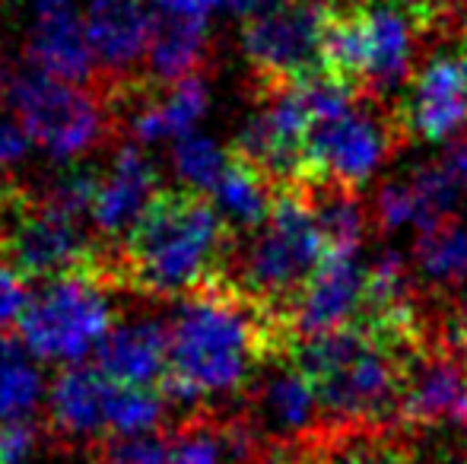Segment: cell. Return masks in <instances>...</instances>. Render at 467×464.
Segmentation results:
<instances>
[{"label": "cell", "instance_id": "obj_13", "mask_svg": "<svg viewBox=\"0 0 467 464\" xmlns=\"http://www.w3.org/2000/svg\"><path fill=\"white\" fill-rule=\"evenodd\" d=\"M111 108H128V128L137 143H166L194 134L210 108V83L203 74L169 87L150 89V83H134L111 96Z\"/></svg>", "mask_w": 467, "mask_h": 464}, {"label": "cell", "instance_id": "obj_35", "mask_svg": "<svg viewBox=\"0 0 467 464\" xmlns=\"http://www.w3.org/2000/svg\"><path fill=\"white\" fill-rule=\"evenodd\" d=\"M464 45H467V38H464Z\"/></svg>", "mask_w": 467, "mask_h": 464}, {"label": "cell", "instance_id": "obj_23", "mask_svg": "<svg viewBox=\"0 0 467 464\" xmlns=\"http://www.w3.org/2000/svg\"><path fill=\"white\" fill-rule=\"evenodd\" d=\"M42 397L45 378L36 356L10 335H0V423L32 420Z\"/></svg>", "mask_w": 467, "mask_h": 464}, {"label": "cell", "instance_id": "obj_20", "mask_svg": "<svg viewBox=\"0 0 467 464\" xmlns=\"http://www.w3.org/2000/svg\"><path fill=\"white\" fill-rule=\"evenodd\" d=\"M210 57V32L207 19H185V16H162L156 19L150 55L143 64V80L156 87L197 77Z\"/></svg>", "mask_w": 467, "mask_h": 464}, {"label": "cell", "instance_id": "obj_33", "mask_svg": "<svg viewBox=\"0 0 467 464\" xmlns=\"http://www.w3.org/2000/svg\"><path fill=\"white\" fill-rule=\"evenodd\" d=\"M439 4L445 6V10L455 16V23L464 29V36H467V0H439Z\"/></svg>", "mask_w": 467, "mask_h": 464}, {"label": "cell", "instance_id": "obj_15", "mask_svg": "<svg viewBox=\"0 0 467 464\" xmlns=\"http://www.w3.org/2000/svg\"><path fill=\"white\" fill-rule=\"evenodd\" d=\"M115 382L96 366H67L48 388V423L61 442H109V401Z\"/></svg>", "mask_w": 467, "mask_h": 464}, {"label": "cell", "instance_id": "obj_8", "mask_svg": "<svg viewBox=\"0 0 467 464\" xmlns=\"http://www.w3.org/2000/svg\"><path fill=\"white\" fill-rule=\"evenodd\" d=\"M312 121V83L258 89V108L242 124L233 153L258 172H265L277 188H293L302 181Z\"/></svg>", "mask_w": 467, "mask_h": 464}, {"label": "cell", "instance_id": "obj_21", "mask_svg": "<svg viewBox=\"0 0 467 464\" xmlns=\"http://www.w3.org/2000/svg\"><path fill=\"white\" fill-rule=\"evenodd\" d=\"M277 194H280V188L274 185L265 172H258V169L242 162L239 156L233 153L226 172L220 175V181H216L213 191H210V201H213L223 223L242 239V235H252L267 217H271Z\"/></svg>", "mask_w": 467, "mask_h": 464}, {"label": "cell", "instance_id": "obj_28", "mask_svg": "<svg viewBox=\"0 0 467 464\" xmlns=\"http://www.w3.org/2000/svg\"><path fill=\"white\" fill-rule=\"evenodd\" d=\"M29 296H32L29 280H26L16 267L0 261V335L16 328L26 305H29Z\"/></svg>", "mask_w": 467, "mask_h": 464}, {"label": "cell", "instance_id": "obj_32", "mask_svg": "<svg viewBox=\"0 0 467 464\" xmlns=\"http://www.w3.org/2000/svg\"><path fill=\"white\" fill-rule=\"evenodd\" d=\"M13 83H16V74H13V70L6 67L4 61H0V106H4V102H10Z\"/></svg>", "mask_w": 467, "mask_h": 464}, {"label": "cell", "instance_id": "obj_25", "mask_svg": "<svg viewBox=\"0 0 467 464\" xmlns=\"http://www.w3.org/2000/svg\"><path fill=\"white\" fill-rule=\"evenodd\" d=\"M166 391L115 385L109 401V439L150 436L166 420Z\"/></svg>", "mask_w": 467, "mask_h": 464}, {"label": "cell", "instance_id": "obj_30", "mask_svg": "<svg viewBox=\"0 0 467 464\" xmlns=\"http://www.w3.org/2000/svg\"><path fill=\"white\" fill-rule=\"evenodd\" d=\"M32 153V140L23 124L10 115H0V181H10V172L19 169Z\"/></svg>", "mask_w": 467, "mask_h": 464}, {"label": "cell", "instance_id": "obj_3", "mask_svg": "<svg viewBox=\"0 0 467 464\" xmlns=\"http://www.w3.org/2000/svg\"><path fill=\"white\" fill-rule=\"evenodd\" d=\"M423 344H407L357 322L308 341H293L289 363L312 382L325 436L398 429L407 363Z\"/></svg>", "mask_w": 467, "mask_h": 464}, {"label": "cell", "instance_id": "obj_34", "mask_svg": "<svg viewBox=\"0 0 467 464\" xmlns=\"http://www.w3.org/2000/svg\"><path fill=\"white\" fill-rule=\"evenodd\" d=\"M38 10H70L74 0H36Z\"/></svg>", "mask_w": 467, "mask_h": 464}, {"label": "cell", "instance_id": "obj_17", "mask_svg": "<svg viewBox=\"0 0 467 464\" xmlns=\"http://www.w3.org/2000/svg\"><path fill=\"white\" fill-rule=\"evenodd\" d=\"M26 61L36 74L77 87H93L89 80L96 77V61L80 13L38 10V19L26 36Z\"/></svg>", "mask_w": 467, "mask_h": 464}, {"label": "cell", "instance_id": "obj_16", "mask_svg": "<svg viewBox=\"0 0 467 464\" xmlns=\"http://www.w3.org/2000/svg\"><path fill=\"white\" fill-rule=\"evenodd\" d=\"M96 369L128 388H162L169 372V325L160 318L115 322L96 350Z\"/></svg>", "mask_w": 467, "mask_h": 464}, {"label": "cell", "instance_id": "obj_7", "mask_svg": "<svg viewBox=\"0 0 467 464\" xmlns=\"http://www.w3.org/2000/svg\"><path fill=\"white\" fill-rule=\"evenodd\" d=\"M325 26V0H274L248 16L242 29V55L258 89L327 80Z\"/></svg>", "mask_w": 467, "mask_h": 464}, {"label": "cell", "instance_id": "obj_12", "mask_svg": "<svg viewBox=\"0 0 467 464\" xmlns=\"http://www.w3.org/2000/svg\"><path fill=\"white\" fill-rule=\"evenodd\" d=\"M366 299V267L359 254H327L286 312V335L293 341H308L357 325Z\"/></svg>", "mask_w": 467, "mask_h": 464}, {"label": "cell", "instance_id": "obj_1", "mask_svg": "<svg viewBox=\"0 0 467 464\" xmlns=\"http://www.w3.org/2000/svg\"><path fill=\"white\" fill-rule=\"evenodd\" d=\"M289 337L277 315L226 277L179 303L169 322V372L162 391L203 401L252 388L267 363L286 356Z\"/></svg>", "mask_w": 467, "mask_h": 464}, {"label": "cell", "instance_id": "obj_22", "mask_svg": "<svg viewBox=\"0 0 467 464\" xmlns=\"http://www.w3.org/2000/svg\"><path fill=\"white\" fill-rule=\"evenodd\" d=\"M306 194L315 213L327 254H359L366 232L372 226V211H366L359 191H347L337 185H296Z\"/></svg>", "mask_w": 467, "mask_h": 464}, {"label": "cell", "instance_id": "obj_5", "mask_svg": "<svg viewBox=\"0 0 467 464\" xmlns=\"http://www.w3.org/2000/svg\"><path fill=\"white\" fill-rule=\"evenodd\" d=\"M111 290L118 284L105 267L45 280L16 325L19 344L42 363L80 366L115 328Z\"/></svg>", "mask_w": 467, "mask_h": 464}, {"label": "cell", "instance_id": "obj_11", "mask_svg": "<svg viewBox=\"0 0 467 464\" xmlns=\"http://www.w3.org/2000/svg\"><path fill=\"white\" fill-rule=\"evenodd\" d=\"M407 140H449L467 128V45L436 51L394 102Z\"/></svg>", "mask_w": 467, "mask_h": 464}, {"label": "cell", "instance_id": "obj_31", "mask_svg": "<svg viewBox=\"0 0 467 464\" xmlns=\"http://www.w3.org/2000/svg\"><path fill=\"white\" fill-rule=\"evenodd\" d=\"M439 337L467 356V296L445 303V312L439 315Z\"/></svg>", "mask_w": 467, "mask_h": 464}, {"label": "cell", "instance_id": "obj_10", "mask_svg": "<svg viewBox=\"0 0 467 464\" xmlns=\"http://www.w3.org/2000/svg\"><path fill=\"white\" fill-rule=\"evenodd\" d=\"M83 29L93 51L96 74L102 77V93L115 96L143 80L150 42L156 32V13L143 0H87Z\"/></svg>", "mask_w": 467, "mask_h": 464}, {"label": "cell", "instance_id": "obj_27", "mask_svg": "<svg viewBox=\"0 0 467 464\" xmlns=\"http://www.w3.org/2000/svg\"><path fill=\"white\" fill-rule=\"evenodd\" d=\"M96 464H172L166 436L150 433L134 439H109L99 446Z\"/></svg>", "mask_w": 467, "mask_h": 464}, {"label": "cell", "instance_id": "obj_14", "mask_svg": "<svg viewBox=\"0 0 467 464\" xmlns=\"http://www.w3.org/2000/svg\"><path fill=\"white\" fill-rule=\"evenodd\" d=\"M160 172L137 143L115 150L109 166L99 169V188L93 201V230L105 242H124L128 232L160 198Z\"/></svg>", "mask_w": 467, "mask_h": 464}, {"label": "cell", "instance_id": "obj_19", "mask_svg": "<svg viewBox=\"0 0 467 464\" xmlns=\"http://www.w3.org/2000/svg\"><path fill=\"white\" fill-rule=\"evenodd\" d=\"M413 277L420 290L445 299L467 286V217H442L413 242Z\"/></svg>", "mask_w": 467, "mask_h": 464}, {"label": "cell", "instance_id": "obj_4", "mask_svg": "<svg viewBox=\"0 0 467 464\" xmlns=\"http://www.w3.org/2000/svg\"><path fill=\"white\" fill-rule=\"evenodd\" d=\"M325 258V235L315 223L306 194L296 185L280 188L271 217L252 235H245V245H235L226 280L280 322H286L289 305L299 299Z\"/></svg>", "mask_w": 467, "mask_h": 464}, {"label": "cell", "instance_id": "obj_6", "mask_svg": "<svg viewBox=\"0 0 467 464\" xmlns=\"http://www.w3.org/2000/svg\"><path fill=\"white\" fill-rule=\"evenodd\" d=\"M10 106L32 147L55 162H80L105 147L118 128L115 108L99 87H77L36 70L16 77Z\"/></svg>", "mask_w": 467, "mask_h": 464}, {"label": "cell", "instance_id": "obj_29", "mask_svg": "<svg viewBox=\"0 0 467 464\" xmlns=\"http://www.w3.org/2000/svg\"><path fill=\"white\" fill-rule=\"evenodd\" d=\"M42 429L32 420L0 423V464H29L38 452Z\"/></svg>", "mask_w": 467, "mask_h": 464}, {"label": "cell", "instance_id": "obj_18", "mask_svg": "<svg viewBox=\"0 0 467 464\" xmlns=\"http://www.w3.org/2000/svg\"><path fill=\"white\" fill-rule=\"evenodd\" d=\"M458 191H462V185L445 169V162L417 169L413 175L394 179L381 188L372 211V223H379L381 230H398L407 223L426 230V226L449 217V207L455 204Z\"/></svg>", "mask_w": 467, "mask_h": 464}, {"label": "cell", "instance_id": "obj_26", "mask_svg": "<svg viewBox=\"0 0 467 464\" xmlns=\"http://www.w3.org/2000/svg\"><path fill=\"white\" fill-rule=\"evenodd\" d=\"M233 150H226L223 143H216L207 134H188L182 140H175L172 147V166L179 181L185 185V191L210 194L213 185L220 181V175L226 172Z\"/></svg>", "mask_w": 467, "mask_h": 464}, {"label": "cell", "instance_id": "obj_9", "mask_svg": "<svg viewBox=\"0 0 467 464\" xmlns=\"http://www.w3.org/2000/svg\"><path fill=\"white\" fill-rule=\"evenodd\" d=\"M442 427H467V356L436 335L407 363L398 433Z\"/></svg>", "mask_w": 467, "mask_h": 464}, {"label": "cell", "instance_id": "obj_24", "mask_svg": "<svg viewBox=\"0 0 467 464\" xmlns=\"http://www.w3.org/2000/svg\"><path fill=\"white\" fill-rule=\"evenodd\" d=\"M315 464H420L398 429L321 436Z\"/></svg>", "mask_w": 467, "mask_h": 464}, {"label": "cell", "instance_id": "obj_2", "mask_svg": "<svg viewBox=\"0 0 467 464\" xmlns=\"http://www.w3.org/2000/svg\"><path fill=\"white\" fill-rule=\"evenodd\" d=\"M235 245L239 235L207 194L160 191L128 239L111 248V280L150 299H185L226 277Z\"/></svg>", "mask_w": 467, "mask_h": 464}]
</instances>
